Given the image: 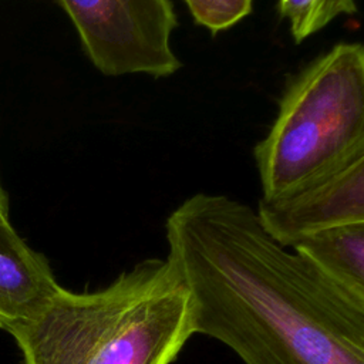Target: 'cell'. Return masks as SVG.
<instances>
[{"instance_id": "9", "label": "cell", "mask_w": 364, "mask_h": 364, "mask_svg": "<svg viewBox=\"0 0 364 364\" xmlns=\"http://www.w3.org/2000/svg\"><path fill=\"white\" fill-rule=\"evenodd\" d=\"M193 21L218 34L229 30L247 17L253 10V0H183Z\"/></svg>"}, {"instance_id": "4", "label": "cell", "mask_w": 364, "mask_h": 364, "mask_svg": "<svg viewBox=\"0 0 364 364\" xmlns=\"http://www.w3.org/2000/svg\"><path fill=\"white\" fill-rule=\"evenodd\" d=\"M82 48L105 75L169 77L181 68L171 37L178 20L171 0H57Z\"/></svg>"}, {"instance_id": "7", "label": "cell", "mask_w": 364, "mask_h": 364, "mask_svg": "<svg viewBox=\"0 0 364 364\" xmlns=\"http://www.w3.org/2000/svg\"><path fill=\"white\" fill-rule=\"evenodd\" d=\"M291 249L364 296V222L317 232Z\"/></svg>"}, {"instance_id": "3", "label": "cell", "mask_w": 364, "mask_h": 364, "mask_svg": "<svg viewBox=\"0 0 364 364\" xmlns=\"http://www.w3.org/2000/svg\"><path fill=\"white\" fill-rule=\"evenodd\" d=\"M364 151V46L338 43L287 84L253 151L262 199L306 192Z\"/></svg>"}, {"instance_id": "8", "label": "cell", "mask_w": 364, "mask_h": 364, "mask_svg": "<svg viewBox=\"0 0 364 364\" xmlns=\"http://www.w3.org/2000/svg\"><path fill=\"white\" fill-rule=\"evenodd\" d=\"M277 11L290 24L296 43L324 28L341 14L357 11L355 0H277Z\"/></svg>"}, {"instance_id": "6", "label": "cell", "mask_w": 364, "mask_h": 364, "mask_svg": "<svg viewBox=\"0 0 364 364\" xmlns=\"http://www.w3.org/2000/svg\"><path fill=\"white\" fill-rule=\"evenodd\" d=\"M63 287L47 259L16 232L0 208V328L13 334L34 320Z\"/></svg>"}, {"instance_id": "10", "label": "cell", "mask_w": 364, "mask_h": 364, "mask_svg": "<svg viewBox=\"0 0 364 364\" xmlns=\"http://www.w3.org/2000/svg\"><path fill=\"white\" fill-rule=\"evenodd\" d=\"M0 208L1 209H7V202H6V195L1 189V185H0Z\"/></svg>"}, {"instance_id": "5", "label": "cell", "mask_w": 364, "mask_h": 364, "mask_svg": "<svg viewBox=\"0 0 364 364\" xmlns=\"http://www.w3.org/2000/svg\"><path fill=\"white\" fill-rule=\"evenodd\" d=\"M257 213L283 246L317 232L364 222V151L343 169L296 196L259 200Z\"/></svg>"}, {"instance_id": "1", "label": "cell", "mask_w": 364, "mask_h": 364, "mask_svg": "<svg viewBox=\"0 0 364 364\" xmlns=\"http://www.w3.org/2000/svg\"><path fill=\"white\" fill-rule=\"evenodd\" d=\"M165 237L195 334L243 364H364V296L279 243L252 206L195 193Z\"/></svg>"}, {"instance_id": "2", "label": "cell", "mask_w": 364, "mask_h": 364, "mask_svg": "<svg viewBox=\"0 0 364 364\" xmlns=\"http://www.w3.org/2000/svg\"><path fill=\"white\" fill-rule=\"evenodd\" d=\"M24 364H171L195 336L168 259H146L92 293L61 289L13 334Z\"/></svg>"}]
</instances>
